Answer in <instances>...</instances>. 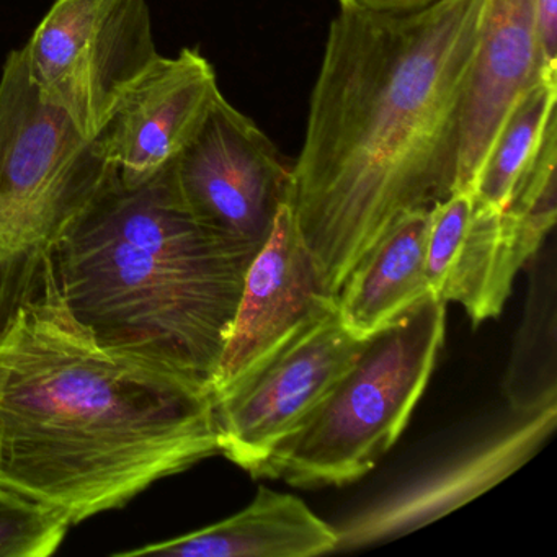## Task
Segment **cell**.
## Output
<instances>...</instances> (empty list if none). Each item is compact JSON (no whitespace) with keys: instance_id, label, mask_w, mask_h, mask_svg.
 Instances as JSON below:
<instances>
[{"instance_id":"6da1fadb","label":"cell","mask_w":557,"mask_h":557,"mask_svg":"<svg viewBox=\"0 0 557 557\" xmlns=\"http://www.w3.org/2000/svg\"><path fill=\"white\" fill-rule=\"evenodd\" d=\"M487 0H338L292 164L288 205L337 298L406 214L455 191Z\"/></svg>"},{"instance_id":"7a4b0ae2","label":"cell","mask_w":557,"mask_h":557,"mask_svg":"<svg viewBox=\"0 0 557 557\" xmlns=\"http://www.w3.org/2000/svg\"><path fill=\"white\" fill-rule=\"evenodd\" d=\"M214 455L211 387L100 344L54 273L0 335V481L73 524Z\"/></svg>"},{"instance_id":"3957f363","label":"cell","mask_w":557,"mask_h":557,"mask_svg":"<svg viewBox=\"0 0 557 557\" xmlns=\"http://www.w3.org/2000/svg\"><path fill=\"white\" fill-rule=\"evenodd\" d=\"M253 256L194 216L171 165L107 191L61 240L54 278L100 344L211 387Z\"/></svg>"},{"instance_id":"277c9868","label":"cell","mask_w":557,"mask_h":557,"mask_svg":"<svg viewBox=\"0 0 557 557\" xmlns=\"http://www.w3.org/2000/svg\"><path fill=\"white\" fill-rule=\"evenodd\" d=\"M119 184L94 141L38 97L24 51L0 76V335L47 288L74 224Z\"/></svg>"},{"instance_id":"5b68a950","label":"cell","mask_w":557,"mask_h":557,"mask_svg":"<svg viewBox=\"0 0 557 557\" xmlns=\"http://www.w3.org/2000/svg\"><path fill=\"white\" fill-rule=\"evenodd\" d=\"M446 302L430 295L364 341L306 422L267 459L259 478L295 487L358 481L409 423L445 342Z\"/></svg>"},{"instance_id":"8992f818","label":"cell","mask_w":557,"mask_h":557,"mask_svg":"<svg viewBox=\"0 0 557 557\" xmlns=\"http://www.w3.org/2000/svg\"><path fill=\"white\" fill-rule=\"evenodd\" d=\"M22 51L38 97L89 141L161 58L146 0H57Z\"/></svg>"},{"instance_id":"52a82bcc","label":"cell","mask_w":557,"mask_h":557,"mask_svg":"<svg viewBox=\"0 0 557 557\" xmlns=\"http://www.w3.org/2000/svg\"><path fill=\"white\" fill-rule=\"evenodd\" d=\"M364 341L342 324L335 306L214 393L221 455L259 478L270 455L306 422L351 367Z\"/></svg>"},{"instance_id":"ba28073f","label":"cell","mask_w":557,"mask_h":557,"mask_svg":"<svg viewBox=\"0 0 557 557\" xmlns=\"http://www.w3.org/2000/svg\"><path fill=\"white\" fill-rule=\"evenodd\" d=\"M172 169L194 216L253 253L288 201L292 164L223 94Z\"/></svg>"},{"instance_id":"9c48e42d","label":"cell","mask_w":557,"mask_h":557,"mask_svg":"<svg viewBox=\"0 0 557 557\" xmlns=\"http://www.w3.org/2000/svg\"><path fill=\"white\" fill-rule=\"evenodd\" d=\"M556 218L557 208L497 210L472 191H453L430 210V292L461 305L474 325L497 319L518 270L543 249Z\"/></svg>"},{"instance_id":"30bf717a","label":"cell","mask_w":557,"mask_h":557,"mask_svg":"<svg viewBox=\"0 0 557 557\" xmlns=\"http://www.w3.org/2000/svg\"><path fill=\"white\" fill-rule=\"evenodd\" d=\"M220 96L216 71L200 51L161 57L123 97L94 145L123 188L143 187L184 154Z\"/></svg>"},{"instance_id":"8fae6325","label":"cell","mask_w":557,"mask_h":557,"mask_svg":"<svg viewBox=\"0 0 557 557\" xmlns=\"http://www.w3.org/2000/svg\"><path fill=\"white\" fill-rule=\"evenodd\" d=\"M335 306L286 201L269 239L247 267L211 393L230 386L293 332Z\"/></svg>"},{"instance_id":"7c38bea8","label":"cell","mask_w":557,"mask_h":557,"mask_svg":"<svg viewBox=\"0 0 557 557\" xmlns=\"http://www.w3.org/2000/svg\"><path fill=\"white\" fill-rule=\"evenodd\" d=\"M556 423L557 404L520 416L517 423L472 446L449 465L345 521L337 528V550L396 540L458 510L527 465L553 435Z\"/></svg>"},{"instance_id":"4fadbf2b","label":"cell","mask_w":557,"mask_h":557,"mask_svg":"<svg viewBox=\"0 0 557 557\" xmlns=\"http://www.w3.org/2000/svg\"><path fill=\"white\" fill-rule=\"evenodd\" d=\"M547 73L534 0H487L466 87L455 191H471L520 100Z\"/></svg>"},{"instance_id":"5bb4252c","label":"cell","mask_w":557,"mask_h":557,"mask_svg":"<svg viewBox=\"0 0 557 557\" xmlns=\"http://www.w3.org/2000/svg\"><path fill=\"white\" fill-rule=\"evenodd\" d=\"M337 549V528L296 495L262 485L252 504L226 520L112 556L314 557Z\"/></svg>"},{"instance_id":"9a60e30c","label":"cell","mask_w":557,"mask_h":557,"mask_svg":"<svg viewBox=\"0 0 557 557\" xmlns=\"http://www.w3.org/2000/svg\"><path fill=\"white\" fill-rule=\"evenodd\" d=\"M430 210L397 220L351 270L338 292V318L358 338L393 324L430 292L426 243Z\"/></svg>"},{"instance_id":"2e32d148","label":"cell","mask_w":557,"mask_h":557,"mask_svg":"<svg viewBox=\"0 0 557 557\" xmlns=\"http://www.w3.org/2000/svg\"><path fill=\"white\" fill-rule=\"evenodd\" d=\"M557 76H546L528 90L508 116L472 194L482 203L507 210L547 146L557 139Z\"/></svg>"},{"instance_id":"e0dca14e","label":"cell","mask_w":557,"mask_h":557,"mask_svg":"<svg viewBox=\"0 0 557 557\" xmlns=\"http://www.w3.org/2000/svg\"><path fill=\"white\" fill-rule=\"evenodd\" d=\"M533 282L523 324L504 381L505 396L518 416L557 404L556 270L554 259L534 257Z\"/></svg>"},{"instance_id":"ac0fdd59","label":"cell","mask_w":557,"mask_h":557,"mask_svg":"<svg viewBox=\"0 0 557 557\" xmlns=\"http://www.w3.org/2000/svg\"><path fill=\"white\" fill-rule=\"evenodd\" d=\"M71 527L70 515L0 481V557H50Z\"/></svg>"},{"instance_id":"d6986e66","label":"cell","mask_w":557,"mask_h":557,"mask_svg":"<svg viewBox=\"0 0 557 557\" xmlns=\"http://www.w3.org/2000/svg\"><path fill=\"white\" fill-rule=\"evenodd\" d=\"M541 53L547 73H557V0H534Z\"/></svg>"}]
</instances>
